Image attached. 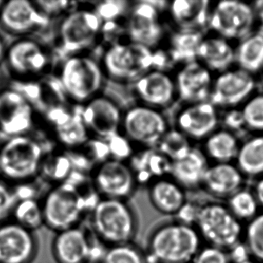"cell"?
Returning <instances> with one entry per match:
<instances>
[{"label":"cell","mask_w":263,"mask_h":263,"mask_svg":"<svg viewBox=\"0 0 263 263\" xmlns=\"http://www.w3.org/2000/svg\"><path fill=\"white\" fill-rule=\"evenodd\" d=\"M35 181L11 185L16 201L21 200L39 199L38 192L40 190L35 184Z\"/></svg>","instance_id":"46"},{"label":"cell","mask_w":263,"mask_h":263,"mask_svg":"<svg viewBox=\"0 0 263 263\" xmlns=\"http://www.w3.org/2000/svg\"><path fill=\"white\" fill-rule=\"evenodd\" d=\"M254 23L252 9L244 3L222 1L212 13L211 26L228 38H240L247 35Z\"/></svg>","instance_id":"16"},{"label":"cell","mask_w":263,"mask_h":263,"mask_svg":"<svg viewBox=\"0 0 263 263\" xmlns=\"http://www.w3.org/2000/svg\"><path fill=\"white\" fill-rule=\"evenodd\" d=\"M203 246L195 226L174 218L152 229L144 252L148 263H191Z\"/></svg>","instance_id":"1"},{"label":"cell","mask_w":263,"mask_h":263,"mask_svg":"<svg viewBox=\"0 0 263 263\" xmlns=\"http://www.w3.org/2000/svg\"><path fill=\"white\" fill-rule=\"evenodd\" d=\"M161 32L157 8L150 2L137 5L129 22V34L133 42L144 47H152L159 41Z\"/></svg>","instance_id":"20"},{"label":"cell","mask_w":263,"mask_h":263,"mask_svg":"<svg viewBox=\"0 0 263 263\" xmlns=\"http://www.w3.org/2000/svg\"><path fill=\"white\" fill-rule=\"evenodd\" d=\"M99 263H148L144 249L135 242L109 246Z\"/></svg>","instance_id":"36"},{"label":"cell","mask_w":263,"mask_h":263,"mask_svg":"<svg viewBox=\"0 0 263 263\" xmlns=\"http://www.w3.org/2000/svg\"><path fill=\"white\" fill-rule=\"evenodd\" d=\"M39 250L36 232L13 220L0 223V263H33Z\"/></svg>","instance_id":"13"},{"label":"cell","mask_w":263,"mask_h":263,"mask_svg":"<svg viewBox=\"0 0 263 263\" xmlns=\"http://www.w3.org/2000/svg\"><path fill=\"white\" fill-rule=\"evenodd\" d=\"M107 144L110 148V155L115 157V160L121 161L130 154V147L127 141L118 135L107 140Z\"/></svg>","instance_id":"47"},{"label":"cell","mask_w":263,"mask_h":263,"mask_svg":"<svg viewBox=\"0 0 263 263\" xmlns=\"http://www.w3.org/2000/svg\"><path fill=\"white\" fill-rule=\"evenodd\" d=\"M243 263H260L258 261H257L256 260L253 259V258H251V259L248 260V261H245Z\"/></svg>","instance_id":"53"},{"label":"cell","mask_w":263,"mask_h":263,"mask_svg":"<svg viewBox=\"0 0 263 263\" xmlns=\"http://www.w3.org/2000/svg\"><path fill=\"white\" fill-rule=\"evenodd\" d=\"M136 90L146 102L155 105H164L172 99L173 84L168 77L164 73L152 72L138 81Z\"/></svg>","instance_id":"26"},{"label":"cell","mask_w":263,"mask_h":263,"mask_svg":"<svg viewBox=\"0 0 263 263\" xmlns=\"http://www.w3.org/2000/svg\"><path fill=\"white\" fill-rule=\"evenodd\" d=\"M195 227L204 244L226 251L243 241L245 224L231 213L224 201L201 203Z\"/></svg>","instance_id":"5"},{"label":"cell","mask_w":263,"mask_h":263,"mask_svg":"<svg viewBox=\"0 0 263 263\" xmlns=\"http://www.w3.org/2000/svg\"><path fill=\"white\" fill-rule=\"evenodd\" d=\"M90 179L101 198L129 201L139 186L132 167L115 159L96 164L90 172Z\"/></svg>","instance_id":"9"},{"label":"cell","mask_w":263,"mask_h":263,"mask_svg":"<svg viewBox=\"0 0 263 263\" xmlns=\"http://www.w3.org/2000/svg\"><path fill=\"white\" fill-rule=\"evenodd\" d=\"M126 132L133 139L144 144L156 143L164 136L165 123L162 117L150 109L130 110L124 120Z\"/></svg>","instance_id":"19"},{"label":"cell","mask_w":263,"mask_h":263,"mask_svg":"<svg viewBox=\"0 0 263 263\" xmlns=\"http://www.w3.org/2000/svg\"><path fill=\"white\" fill-rule=\"evenodd\" d=\"M206 0H177L172 4V16L185 30H195L206 22L209 11Z\"/></svg>","instance_id":"28"},{"label":"cell","mask_w":263,"mask_h":263,"mask_svg":"<svg viewBox=\"0 0 263 263\" xmlns=\"http://www.w3.org/2000/svg\"><path fill=\"white\" fill-rule=\"evenodd\" d=\"M6 51H7V48L4 45V40L0 36V65L3 62H4L5 60Z\"/></svg>","instance_id":"51"},{"label":"cell","mask_w":263,"mask_h":263,"mask_svg":"<svg viewBox=\"0 0 263 263\" xmlns=\"http://www.w3.org/2000/svg\"><path fill=\"white\" fill-rule=\"evenodd\" d=\"M3 3H4V1H3V0H0V8L2 7Z\"/></svg>","instance_id":"54"},{"label":"cell","mask_w":263,"mask_h":263,"mask_svg":"<svg viewBox=\"0 0 263 263\" xmlns=\"http://www.w3.org/2000/svg\"><path fill=\"white\" fill-rule=\"evenodd\" d=\"M55 140L67 152L78 150L90 138L88 130L81 118V110L72 115L62 125L51 132Z\"/></svg>","instance_id":"29"},{"label":"cell","mask_w":263,"mask_h":263,"mask_svg":"<svg viewBox=\"0 0 263 263\" xmlns=\"http://www.w3.org/2000/svg\"><path fill=\"white\" fill-rule=\"evenodd\" d=\"M238 64L245 71L255 72L263 68V32L249 36L238 49Z\"/></svg>","instance_id":"34"},{"label":"cell","mask_w":263,"mask_h":263,"mask_svg":"<svg viewBox=\"0 0 263 263\" xmlns=\"http://www.w3.org/2000/svg\"><path fill=\"white\" fill-rule=\"evenodd\" d=\"M93 234L81 226L56 232L51 253L56 263H90Z\"/></svg>","instance_id":"14"},{"label":"cell","mask_w":263,"mask_h":263,"mask_svg":"<svg viewBox=\"0 0 263 263\" xmlns=\"http://www.w3.org/2000/svg\"><path fill=\"white\" fill-rule=\"evenodd\" d=\"M88 217L90 232L107 247L135 242L139 218L129 201L101 198Z\"/></svg>","instance_id":"2"},{"label":"cell","mask_w":263,"mask_h":263,"mask_svg":"<svg viewBox=\"0 0 263 263\" xmlns=\"http://www.w3.org/2000/svg\"><path fill=\"white\" fill-rule=\"evenodd\" d=\"M246 177L236 166L229 163H218L209 166L201 190L216 201H226L245 187Z\"/></svg>","instance_id":"17"},{"label":"cell","mask_w":263,"mask_h":263,"mask_svg":"<svg viewBox=\"0 0 263 263\" xmlns=\"http://www.w3.org/2000/svg\"><path fill=\"white\" fill-rule=\"evenodd\" d=\"M71 155L64 149H57L46 152L43 160L40 176L52 186L65 182L73 173Z\"/></svg>","instance_id":"27"},{"label":"cell","mask_w":263,"mask_h":263,"mask_svg":"<svg viewBox=\"0 0 263 263\" xmlns=\"http://www.w3.org/2000/svg\"><path fill=\"white\" fill-rule=\"evenodd\" d=\"M252 189L256 197L260 209L263 212V177L256 180Z\"/></svg>","instance_id":"50"},{"label":"cell","mask_w":263,"mask_h":263,"mask_svg":"<svg viewBox=\"0 0 263 263\" xmlns=\"http://www.w3.org/2000/svg\"><path fill=\"white\" fill-rule=\"evenodd\" d=\"M36 118L34 106L24 93L13 87L0 90V133L8 138L29 135Z\"/></svg>","instance_id":"11"},{"label":"cell","mask_w":263,"mask_h":263,"mask_svg":"<svg viewBox=\"0 0 263 263\" xmlns=\"http://www.w3.org/2000/svg\"><path fill=\"white\" fill-rule=\"evenodd\" d=\"M243 241L252 258L263 263V212L245 224Z\"/></svg>","instance_id":"37"},{"label":"cell","mask_w":263,"mask_h":263,"mask_svg":"<svg viewBox=\"0 0 263 263\" xmlns=\"http://www.w3.org/2000/svg\"><path fill=\"white\" fill-rule=\"evenodd\" d=\"M245 123L253 130H263V95L249 101L242 111Z\"/></svg>","instance_id":"40"},{"label":"cell","mask_w":263,"mask_h":263,"mask_svg":"<svg viewBox=\"0 0 263 263\" xmlns=\"http://www.w3.org/2000/svg\"><path fill=\"white\" fill-rule=\"evenodd\" d=\"M209 165L202 154L192 149L184 158L172 161L170 176L187 192L201 189Z\"/></svg>","instance_id":"22"},{"label":"cell","mask_w":263,"mask_h":263,"mask_svg":"<svg viewBox=\"0 0 263 263\" xmlns=\"http://www.w3.org/2000/svg\"><path fill=\"white\" fill-rule=\"evenodd\" d=\"M124 3L121 1H108L103 3L95 9L102 21L115 19L119 16L124 10Z\"/></svg>","instance_id":"45"},{"label":"cell","mask_w":263,"mask_h":263,"mask_svg":"<svg viewBox=\"0 0 263 263\" xmlns=\"http://www.w3.org/2000/svg\"><path fill=\"white\" fill-rule=\"evenodd\" d=\"M238 166L245 177H263V136L248 141L237 155Z\"/></svg>","instance_id":"30"},{"label":"cell","mask_w":263,"mask_h":263,"mask_svg":"<svg viewBox=\"0 0 263 263\" xmlns=\"http://www.w3.org/2000/svg\"><path fill=\"white\" fill-rule=\"evenodd\" d=\"M11 220L20 226L36 232L44 226V213L41 199H27L16 201Z\"/></svg>","instance_id":"33"},{"label":"cell","mask_w":263,"mask_h":263,"mask_svg":"<svg viewBox=\"0 0 263 263\" xmlns=\"http://www.w3.org/2000/svg\"><path fill=\"white\" fill-rule=\"evenodd\" d=\"M16 203L12 186L0 179V223L8 221Z\"/></svg>","instance_id":"43"},{"label":"cell","mask_w":263,"mask_h":263,"mask_svg":"<svg viewBox=\"0 0 263 263\" xmlns=\"http://www.w3.org/2000/svg\"><path fill=\"white\" fill-rule=\"evenodd\" d=\"M41 201L44 226L55 233L81 226L88 216L81 189L68 182L51 186Z\"/></svg>","instance_id":"6"},{"label":"cell","mask_w":263,"mask_h":263,"mask_svg":"<svg viewBox=\"0 0 263 263\" xmlns=\"http://www.w3.org/2000/svg\"><path fill=\"white\" fill-rule=\"evenodd\" d=\"M200 206H201V203L198 201L187 200V202L183 205L178 214L175 215V219L185 223V224L195 226L198 212H199Z\"/></svg>","instance_id":"44"},{"label":"cell","mask_w":263,"mask_h":263,"mask_svg":"<svg viewBox=\"0 0 263 263\" xmlns=\"http://www.w3.org/2000/svg\"><path fill=\"white\" fill-rule=\"evenodd\" d=\"M187 191L171 176L158 178L147 186L149 202L161 215L175 216L187 202Z\"/></svg>","instance_id":"18"},{"label":"cell","mask_w":263,"mask_h":263,"mask_svg":"<svg viewBox=\"0 0 263 263\" xmlns=\"http://www.w3.org/2000/svg\"><path fill=\"white\" fill-rule=\"evenodd\" d=\"M179 124L189 135L200 138L215 128L217 124L216 113L212 104H197L181 114Z\"/></svg>","instance_id":"25"},{"label":"cell","mask_w":263,"mask_h":263,"mask_svg":"<svg viewBox=\"0 0 263 263\" xmlns=\"http://www.w3.org/2000/svg\"><path fill=\"white\" fill-rule=\"evenodd\" d=\"M172 162L162 153L147 151L135 157L132 169L138 185L148 186L158 178L170 176Z\"/></svg>","instance_id":"23"},{"label":"cell","mask_w":263,"mask_h":263,"mask_svg":"<svg viewBox=\"0 0 263 263\" xmlns=\"http://www.w3.org/2000/svg\"><path fill=\"white\" fill-rule=\"evenodd\" d=\"M255 82L245 70L229 72L215 84L212 100L215 104L232 105L242 101L253 90Z\"/></svg>","instance_id":"21"},{"label":"cell","mask_w":263,"mask_h":263,"mask_svg":"<svg viewBox=\"0 0 263 263\" xmlns=\"http://www.w3.org/2000/svg\"><path fill=\"white\" fill-rule=\"evenodd\" d=\"M45 154L41 142L30 135L8 138L0 145V179L10 185L35 181Z\"/></svg>","instance_id":"3"},{"label":"cell","mask_w":263,"mask_h":263,"mask_svg":"<svg viewBox=\"0 0 263 263\" xmlns=\"http://www.w3.org/2000/svg\"><path fill=\"white\" fill-rule=\"evenodd\" d=\"M191 263H232L224 249L204 244Z\"/></svg>","instance_id":"41"},{"label":"cell","mask_w":263,"mask_h":263,"mask_svg":"<svg viewBox=\"0 0 263 263\" xmlns=\"http://www.w3.org/2000/svg\"><path fill=\"white\" fill-rule=\"evenodd\" d=\"M4 62L10 74L24 83L36 81L47 74L52 60L50 51L42 43L22 37L7 47Z\"/></svg>","instance_id":"8"},{"label":"cell","mask_w":263,"mask_h":263,"mask_svg":"<svg viewBox=\"0 0 263 263\" xmlns=\"http://www.w3.org/2000/svg\"><path fill=\"white\" fill-rule=\"evenodd\" d=\"M226 124L232 128H238L241 127L245 123L242 112L232 111L226 116Z\"/></svg>","instance_id":"49"},{"label":"cell","mask_w":263,"mask_h":263,"mask_svg":"<svg viewBox=\"0 0 263 263\" xmlns=\"http://www.w3.org/2000/svg\"><path fill=\"white\" fill-rule=\"evenodd\" d=\"M155 64L148 47L140 44H115L103 57V72L116 79H132L147 71Z\"/></svg>","instance_id":"10"},{"label":"cell","mask_w":263,"mask_h":263,"mask_svg":"<svg viewBox=\"0 0 263 263\" xmlns=\"http://www.w3.org/2000/svg\"><path fill=\"white\" fill-rule=\"evenodd\" d=\"M227 252L232 263H243L252 258L249 249L243 241L231 248Z\"/></svg>","instance_id":"48"},{"label":"cell","mask_w":263,"mask_h":263,"mask_svg":"<svg viewBox=\"0 0 263 263\" xmlns=\"http://www.w3.org/2000/svg\"><path fill=\"white\" fill-rule=\"evenodd\" d=\"M38 8L49 19L62 16L71 11L75 7L73 3L69 1H51V0H40L34 1Z\"/></svg>","instance_id":"42"},{"label":"cell","mask_w":263,"mask_h":263,"mask_svg":"<svg viewBox=\"0 0 263 263\" xmlns=\"http://www.w3.org/2000/svg\"><path fill=\"white\" fill-rule=\"evenodd\" d=\"M208 152L218 163H229L237 155V144L235 138L227 132L213 135L208 141Z\"/></svg>","instance_id":"38"},{"label":"cell","mask_w":263,"mask_h":263,"mask_svg":"<svg viewBox=\"0 0 263 263\" xmlns=\"http://www.w3.org/2000/svg\"><path fill=\"white\" fill-rule=\"evenodd\" d=\"M210 82V75L207 70L196 63H190L178 75L181 98L184 101H203L207 98Z\"/></svg>","instance_id":"24"},{"label":"cell","mask_w":263,"mask_h":263,"mask_svg":"<svg viewBox=\"0 0 263 263\" xmlns=\"http://www.w3.org/2000/svg\"><path fill=\"white\" fill-rule=\"evenodd\" d=\"M81 115L90 138L107 141L118 135L119 110L108 98L98 95L81 107Z\"/></svg>","instance_id":"15"},{"label":"cell","mask_w":263,"mask_h":263,"mask_svg":"<svg viewBox=\"0 0 263 263\" xmlns=\"http://www.w3.org/2000/svg\"><path fill=\"white\" fill-rule=\"evenodd\" d=\"M256 9L259 13L260 21L261 22V32H263V1H259L256 4Z\"/></svg>","instance_id":"52"},{"label":"cell","mask_w":263,"mask_h":263,"mask_svg":"<svg viewBox=\"0 0 263 263\" xmlns=\"http://www.w3.org/2000/svg\"><path fill=\"white\" fill-rule=\"evenodd\" d=\"M103 76L101 66L91 57L81 53L65 58L60 67L58 81L67 101L82 107L98 96Z\"/></svg>","instance_id":"4"},{"label":"cell","mask_w":263,"mask_h":263,"mask_svg":"<svg viewBox=\"0 0 263 263\" xmlns=\"http://www.w3.org/2000/svg\"><path fill=\"white\" fill-rule=\"evenodd\" d=\"M103 21L95 9L77 7L61 20L58 32V45L66 54L85 53L95 45L102 29Z\"/></svg>","instance_id":"7"},{"label":"cell","mask_w":263,"mask_h":263,"mask_svg":"<svg viewBox=\"0 0 263 263\" xmlns=\"http://www.w3.org/2000/svg\"><path fill=\"white\" fill-rule=\"evenodd\" d=\"M202 43L201 34L195 30H184L172 38V56L175 61L192 63L198 56Z\"/></svg>","instance_id":"35"},{"label":"cell","mask_w":263,"mask_h":263,"mask_svg":"<svg viewBox=\"0 0 263 263\" xmlns=\"http://www.w3.org/2000/svg\"><path fill=\"white\" fill-rule=\"evenodd\" d=\"M160 150L167 158L175 161L185 157L192 149L184 135L179 132H171L161 138Z\"/></svg>","instance_id":"39"},{"label":"cell","mask_w":263,"mask_h":263,"mask_svg":"<svg viewBox=\"0 0 263 263\" xmlns=\"http://www.w3.org/2000/svg\"><path fill=\"white\" fill-rule=\"evenodd\" d=\"M50 19L38 8L34 1H4L0 8V27L13 36L29 37L45 29Z\"/></svg>","instance_id":"12"},{"label":"cell","mask_w":263,"mask_h":263,"mask_svg":"<svg viewBox=\"0 0 263 263\" xmlns=\"http://www.w3.org/2000/svg\"><path fill=\"white\" fill-rule=\"evenodd\" d=\"M224 203L231 213L244 224L261 212L253 191L246 187L235 192Z\"/></svg>","instance_id":"32"},{"label":"cell","mask_w":263,"mask_h":263,"mask_svg":"<svg viewBox=\"0 0 263 263\" xmlns=\"http://www.w3.org/2000/svg\"><path fill=\"white\" fill-rule=\"evenodd\" d=\"M211 68L224 70L234 59V53L230 46L221 39H209L202 41L198 50V56Z\"/></svg>","instance_id":"31"}]
</instances>
